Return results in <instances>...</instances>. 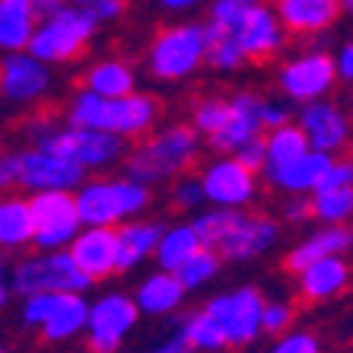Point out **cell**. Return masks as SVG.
<instances>
[{"label":"cell","mask_w":353,"mask_h":353,"mask_svg":"<svg viewBox=\"0 0 353 353\" xmlns=\"http://www.w3.org/2000/svg\"><path fill=\"white\" fill-rule=\"evenodd\" d=\"M163 115V102L157 96H102V92H80L70 102V124L99 128L121 137H137Z\"/></svg>","instance_id":"obj_1"},{"label":"cell","mask_w":353,"mask_h":353,"mask_svg":"<svg viewBox=\"0 0 353 353\" xmlns=\"http://www.w3.org/2000/svg\"><path fill=\"white\" fill-rule=\"evenodd\" d=\"M197 236L204 248L220 252L226 261H245L261 255L277 239V223L264 214H236V210H214L197 216Z\"/></svg>","instance_id":"obj_2"},{"label":"cell","mask_w":353,"mask_h":353,"mask_svg":"<svg viewBox=\"0 0 353 353\" xmlns=\"http://www.w3.org/2000/svg\"><path fill=\"white\" fill-rule=\"evenodd\" d=\"M197 159V134L188 124H172L153 134L128 157V172L137 181H163L191 172Z\"/></svg>","instance_id":"obj_3"},{"label":"cell","mask_w":353,"mask_h":353,"mask_svg":"<svg viewBox=\"0 0 353 353\" xmlns=\"http://www.w3.org/2000/svg\"><path fill=\"white\" fill-rule=\"evenodd\" d=\"M83 179V163H74L67 157H58L51 150H26V153H10L0 165V181L3 185H26V188H70Z\"/></svg>","instance_id":"obj_4"},{"label":"cell","mask_w":353,"mask_h":353,"mask_svg":"<svg viewBox=\"0 0 353 353\" xmlns=\"http://www.w3.org/2000/svg\"><path fill=\"white\" fill-rule=\"evenodd\" d=\"M207 54L201 26H165L150 41V70L159 80L188 77Z\"/></svg>","instance_id":"obj_5"},{"label":"cell","mask_w":353,"mask_h":353,"mask_svg":"<svg viewBox=\"0 0 353 353\" xmlns=\"http://www.w3.org/2000/svg\"><path fill=\"white\" fill-rule=\"evenodd\" d=\"M92 29H96V19H92L90 10L64 7L61 13L48 17V23L32 35L29 51L41 61H77L90 48Z\"/></svg>","instance_id":"obj_6"},{"label":"cell","mask_w":353,"mask_h":353,"mask_svg":"<svg viewBox=\"0 0 353 353\" xmlns=\"http://www.w3.org/2000/svg\"><path fill=\"white\" fill-rule=\"evenodd\" d=\"M80 204V216L90 226H108V223L121 220L128 214H137L150 204V191L143 188V181L124 179V181H96L90 188H83L77 197Z\"/></svg>","instance_id":"obj_7"},{"label":"cell","mask_w":353,"mask_h":353,"mask_svg":"<svg viewBox=\"0 0 353 353\" xmlns=\"http://www.w3.org/2000/svg\"><path fill=\"white\" fill-rule=\"evenodd\" d=\"M92 277L77 264L74 255H48V258H26L13 274V287L19 293H77L86 290Z\"/></svg>","instance_id":"obj_8"},{"label":"cell","mask_w":353,"mask_h":353,"mask_svg":"<svg viewBox=\"0 0 353 353\" xmlns=\"http://www.w3.org/2000/svg\"><path fill=\"white\" fill-rule=\"evenodd\" d=\"M264 299L255 287H242L230 296H216L207 305V312L214 315L226 331L230 347H245L255 341L258 328H264Z\"/></svg>","instance_id":"obj_9"},{"label":"cell","mask_w":353,"mask_h":353,"mask_svg":"<svg viewBox=\"0 0 353 353\" xmlns=\"http://www.w3.org/2000/svg\"><path fill=\"white\" fill-rule=\"evenodd\" d=\"M39 147L51 150L58 157L74 159V163H83V165H105L121 153V140L112 131L74 124V128H64V131H48L39 140Z\"/></svg>","instance_id":"obj_10"},{"label":"cell","mask_w":353,"mask_h":353,"mask_svg":"<svg viewBox=\"0 0 353 353\" xmlns=\"http://www.w3.org/2000/svg\"><path fill=\"white\" fill-rule=\"evenodd\" d=\"M32 216H35V242L41 248H54L77 236V226L83 223L80 204L67 194L64 188H41L32 197Z\"/></svg>","instance_id":"obj_11"},{"label":"cell","mask_w":353,"mask_h":353,"mask_svg":"<svg viewBox=\"0 0 353 353\" xmlns=\"http://www.w3.org/2000/svg\"><path fill=\"white\" fill-rule=\"evenodd\" d=\"M334 86V61L325 51L305 54L299 61H290L280 70V90L296 102H312L321 92H328Z\"/></svg>","instance_id":"obj_12"},{"label":"cell","mask_w":353,"mask_h":353,"mask_svg":"<svg viewBox=\"0 0 353 353\" xmlns=\"http://www.w3.org/2000/svg\"><path fill=\"white\" fill-rule=\"evenodd\" d=\"M283 29L287 26L280 23V17H274L268 7L255 3L245 13V19L236 26V35H239V45H242L245 61H252V64L271 61L283 48Z\"/></svg>","instance_id":"obj_13"},{"label":"cell","mask_w":353,"mask_h":353,"mask_svg":"<svg viewBox=\"0 0 353 353\" xmlns=\"http://www.w3.org/2000/svg\"><path fill=\"white\" fill-rule=\"evenodd\" d=\"M264 108H268V102H264L261 96H255V92H239V96H232L230 121L223 124L220 134L207 137L210 150H214V153H232V150H239L248 137H255L264 128Z\"/></svg>","instance_id":"obj_14"},{"label":"cell","mask_w":353,"mask_h":353,"mask_svg":"<svg viewBox=\"0 0 353 353\" xmlns=\"http://www.w3.org/2000/svg\"><path fill=\"white\" fill-rule=\"evenodd\" d=\"M137 305L124 296H105L90 312V350H118L124 331L134 328Z\"/></svg>","instance_id":"obj_15"},{"label":"cell","mask_w":353,"mask_h":353,"mask_svg":"<svg viewBox=\"0 0 353 353\" xmlns=\"http://www.w3.org/2000/svg\"><path fill=\"white\" fill-rule=\"evenodd\" d=\"M204 191L214 204H245L255 194V169H248L242 159H223L204 172Z\"/></svg>","instance_id":"obj_16"},{"label":"cell","mask_w":353,"mask_h":353,"mask_svg":"<svg viewBox=\"0 0 353 353\" xmlns=\"http://www.w3.org/2000/svg\"><path fill=\"white\" fill-rule=\"evenodd\" d=\"M0 83H3V96L10 102H29V99L41 96V92L48 90V70L41 64V58L35 61L19 54V51H10L7 58H3V67H0Z\"/></svg>","instance_id":"obj_17"},{"label":"cell","mask_w":353,"mask_h":353,"mask_svg":"<svg viewBox=\"0 0 353 353\" xmlns=\"http://www.w3.org/2000/svg\"><path fill=\"white\" fill-rule=\"evenodd\" d=\"M280 23L293 35H315L334 26L344 0H274Z\"/></svg>","instance_id":"obj_18"},{"label":"cell","mask_w":353,"mask_h":353,"mask_svg":"<svg viewBox=\"0 0 353 353\" xmlns=\"http://www.w3.org/2000/svg\"><path fill=\"white\" fill-rule=\"evenodd\" d=\"M70 255L92 280L108 277L118 271V232L108 226H90V232H83L74 242Z\"/></svg>","instance_id":"obj_19"},{"label":"cell","mask_w":353,"mask_h":353,"mask_svg":"<svg viewBox=\"0 0 353 353\" xmlns=\"http://www.w3.org/2000/svg\"><path fill=\"white\" fill-rule=\"evenodd\" d=\"M350 280V268L344 261H337V255L321 258V261L309 264L303 274H299V293H296V303L299 305H315L331 299L334 293L347 287Z\"/></svg>","instance_id":"obj_20"},{"label":"cell","mask_w":353,"mask_h":353,"mask_svg":"<svg viewBox=\"0 0 353 353\" xmlns=\"http://www.w3.org/2000/svg\"><path fill=\"white\" fill-rule=\"evenodd\" d=\"M353 248V230L347 226H331V230H321L315 232L309 242H303L299 248H293L287 258H283V271L287 274H303L309 264L321 261V258H331V255H341Z\"/></svg>","instance_id":"obj_21"},{"label":"cell","mask_w":353,"mask_h":353,"mask_svg":"<svg viewBox=\"0 0 353 353\" xmlns=\"http://www.w3.org/2000/svg\"><path fill=\"white\" fill-rule=\"evenodd\" d=\"M303 128H305V134H309V140H312L315 150L331 153V150H341L347 143L344 115H341L334 105H328V102H312V105L305 108L303 112Z\"/></svg>","instance_id":"obj_22"},{"label":"cell","mask_w":353,"mask_h":353,"mask_svg":"<svg viewBox=\"0 0 353 353\" xmlns=\"http://www.w3.org/2000/svg\"><path fill=\"white\" fill-rule=\"evenodd\" d=\"M331 165L334 163L328 159V153L319 150V153H305V157L280 165V169H268V179H271V185H280L287 191H309V188H319Z\"/></svg>","instance_id":"obj_23"},{"label":"cell","mask_w":353,"mask_h":353,"mask_svg":"<svg viewBox=\"0 0 353 353\" xmlns=\"http://www.w3.org/2000/svg\"><path fill=\"white\" fill-rule=\"evenodd\" d=\"M35 0H0V45L3 51H23L32 41Z\"/></svg>","instance_id":"obj_24"},{"label":"cell","mask_w":353,"mask_h":353,"mask_svg":"<svg viewBox=\"0 0 353 353\" xmlns=\"http://www.w3.org/2000/svg\"><path fill=\"white\" fill-rule=\"evenodd\" d=\"M163 236L165 230L159 223H128V226H121L118 230V271H128L143 255H150L163 242Z\"/></svg>","instance_id":"obj_25"},{"label":"cell","mask_w":353,"mask_h":353,"mask_svg":"<svg viewBox=\"0 0 353 353\" xmlns=\"http://www.w3.org/2000/svg\"><path fill=\"white\" fill-rule=\"evenodd\" d=\"M204 41H207L204 61L210 67H216V70H232V67H239L245 61L242 45H239V35H236V26L214 19V23L204 29Z\"/></svg>","instance_id":"obj_26"},{"label":"cell","mask_w":353,"mask_h":353,"mask_svg":"<svg viewBox=\"0 0 353 353\" xmlns=\"http://www.w3.org/2000/svg\"><path fill=\"white\" fill-rule=\"evenodd\" d=\"M29 239H35L32 201H19V197L3 201V207H0V242H3V248L26 245Z\"/></svg>","instance_id":"obj_27"},{"label":"cell","mask_w":353,"mask_h":353,"mask_svg":"<svg viewBox=\"0 0 353 353\" xmlns=\"http://www.w3.org/2000/svg\"><path fill=\"white\" fill-rule=\"evenodd\" d=\"M80 83L102 96H128L134 90V70L124 61H102V64H92Z\"/></svg>","instance_id":"obj_28"},{"label":"cell","mask_w":353,"mask_h":353,"mask_svg":"<svg viewBox=\"0 0 353 353\" xmlns=\"http://www.w3.org/2000/svg\"><path fill=\"white\" fill-rule=\"evenodd\" d=\"M309 134L305 128H293V124H280L268 137V169H280V165L293 163V159L309 153Z\"/></svg>","instance_id":"obj_29"},{"label":"cell","mask_w":353,"mask_h":353,"mask_svg":"<svg viewBox=\"0 0 353 353\" xmlns=\"http://www.w3.org/2000/svg\"><path fill=\"white\" fill-rule=\"evenodd\" d=\"M185 290L188 287L179 280V274H157L140 290V309L143 312H169V309H175L181 303Z\"/></svg>","instance_id":"obj_30"},{"label":"cell","mask_w":353,"mask_h":353,"mask_svg":"<svg viewBox=\"0 0 353 353\" xmlns=\"http://www.w3.org/2000/svg\"><path fill=\"white\" fill-rule=\"evenodd\" d=\"M201 248H204V242H201L194 226H179V230L165 232L163 242H159V264L169 268V271H175V268H181V264L188 261L194 252H201Z\"/></svg>","instance_id":"obj_31"},{"label":"cell","mask_w":353,"mask_h":353,"mask_svg":"<svg viewBox=\"0 0 353 353\" xmlns=\"http://www.w3.org/2000/svg\"><path fill=\"white\" fill-rule=\"evenodd\" d=\"M90 319V309H86V303H83L80 296H70L67 293L64 305H61L58 312L51 315L45 325H41V334H45V341H64V337L77 334V331L83 328V321Z\"/></svg>","instance_id":"obj_32"},{"label":"cell","mask_w":353,"mask_h":353,"mask_svg":"<svg viewBox=\"0 0 353 353\" xmlns=\"http://www.w3.org/2000/svg\"><path fill=\"white\" fill-rule=\"evenodd\" d=\"M185 341L191 344V350L194 347H204V350H220V347H230V341H226V331H223V325L214 319V315L207 312H197L191 315L188 321H185Z\"/></svg>","instance_id":"obj_33"},{"label":"cell","mask_w":353,"mask_h":353,"mask_svg":"<svg viewBox=\"0 0 353 353\" xmlns=\"http://www.w3.org/2000/svg\"><path fill=\"white\" fill-rule=\"evenodd\" d=\"M312 214L325 223H341L353 214V185L321 188L312 201Z\"/></svg>","instance_id":"obj_34"},{"label":"cell","mask_w":353,"mask_h":353,"mask_svg":"<svg viewBox=\"0 0 353 353\" xmlns=\"http://www.w3.org/2000/svg\"><path fill=\"white\" fill-rule=\"evenodd\" d=\"M230 112H232V99H223V96H207L201 99L194 105V128L204 131L207 137L223 131V124L230 121Z\"/></svg>","instance_id":"obj_35"},{"label":"cell","mask_w":353,"mask_h":353,"mask_svg":"<svg viewBox=\"0 0 353 353\" xmlns=\"http://www.w3.org/2000/svg\"><path fill=\"white\" fill-rule=\"evenodd\" d=\"M220 258L223 255L220 252H214V248H201V252H194V255L181 264V268H175V274H179V280L185 283V287H201L204 280H210L216 274Z\"/></svg>","instance_id":"obj_36"},{"label":"cell","mask_w":353,"mask_h":353,"mask_svg":"<svg viewBox=\"0 0 353 353\" xmlns=\"http://www.w3.org/2000/svg\"><path fill=\"white\" fill-rule=\"evenodd\" d=\"M64 299L67 293H32L23 305V321L26 325H45L64 305Z\"/></svg>","instance_id":"obj_37"},{"label":"cell","mask_w":353,"mask_h":353,"mask_svg":"<svg viewBox=\"0 0 353 353\" xmlns=\"http://www.w3.org/2000/svg\"><path fill=\"white\" fill-rule=\"evenodd\" d=\"M236 159H242V163L248 165V169H264L268 165V140L261 137V134H255V137H248L242 147H239V157Z\"/></svg>","instance_id":"obj_38"},{"label":"cell","mask_w":353,"mask_h":353,"mask_svg":"<svg viewBox=\"0 0 353 353\" xmlns=\"http://www.w3.org/2000/svg\"><path fill=\"white\" fill-rule=\"evenodd\" d=\"M255 3H258V0H216V3H214V19L230 23V26H239Z\"/></svg>","instance_id":"obj_39"},{"label":"cell","mask_w":353,"mask_h":353,"mask_svg":"<svg viewBox=\"0 0 353 353\" xmlns=\"http://www.w3.org/2000/svg\"><path fill=\"white\" fill-rule=\"evenodd\" d=\"M293 315L296 312L290 309V305H268V309H264V331L274 334V337H280L290 325H293Z\"/></svg>","instance_id":"obj_40"},{"label":"cell","mask_w":353,"mask_h":353,"mask_svg":"<svg viewBox=\"0 0 353 353\" xmlns=\"http://www.w3.org/2000/svg\"><path fill=\"white\" fill-rule=\"evenodd\" d=\"M201 197H207V191H204V181H191V179H185L175 188V194H172V207L175 210H188V207H194Z\"/></svg>","instance_id":"obj_41"},{"label":"cell","mask_w":353,"mask_h":353,"mask_svg":"<svg viewBox=\"0 0 353 353\" xmlns=\"http://www.w3.org/2000/svg\"><path fill=\"white\" fill-rule=\"evenodd\" d=\"M277 353H312V350H319V344L312 341V334H290V337H283V341H277V347H274Z\"/></svg>","instance_id":"obj_42"},{"label":"cell","mask_w":353,"mask_h":353,"mask_svg":"<svg viewBox=\"0 0 353 353\" xmlns=\"http://www.w3.org/2000/svg\"><path fill=\"white\" fill-rule=\"evenodd\" d=\"M337 185H353V165H350V163L331 165L328 172H325V179H321V185H319L315 191H321V188H337Z\"/></svg>","instance_id":"obj_43"},{"label":"cell","mask_w":353,"mask_h":353,"mask_svg":"<svg viewBox=\"0 0 353 353\" xmlns=\"http://www.w3.org/2000/svg\"><path fill=\"white\" fill-rule=\"evenodd\" d=\"M124 7H128L124 0H96V3H90L86 10L92 13V19H96V23H102V19H115V17H121Z\"/></svg>","instance_id":"obj_44"},{"label":"cell","mask_w":353,"mask_h":353,"mask_svg":"<svg viewBox=\"0 0 353 353\" xmlns=\"http://www.w3.org/2000/svg\"><path fill=\"white\" fill-rule=\"evenodd\" d=\"M64 10V0H35V17H54Z\"/></svg>","instance_id":"obj_45"},{"label":"cell","mask_w":353,"mask_h":353,"mask_svg":"<svg viewBox=\"0 0 353 353\" xmlns=\"http://www.w3.org/2000/svg\"><path fill=\"white\" fill-rule=\"evenodd\" d=\"M341 77H344V80H353V41L344 45V51H341Z\"/></svg>","instance_id":"obj_46"},{"label":"cell","mask_w":353,"mask_h":353,"mask_svg":"<svg viewBox=\"0 0 353 353\" xmlns=\"http://www.w3.org/2000/svg\"><path fill=\"white\" fill-rule=\"evenodd\" d=\"M163 7H169V10H185V7H191L194 0H159Z\"/></svg>","instance_id":"obj_47"},{"label":"cell","mask_w":353,"mask_h":353,"mask_svg":"<svg viewBox=\"0 0 353 353\" xmlns=\"http://www.w3.org/2000/svg\"><path fill=\"white\" fill-rule=\"evenodd\" d=\"M74 3H83V7H90V3H96V0H74Z\"/></svg>","instance_id":"obj_48"},{"label":"cell","mask_w":353,"mask_h":353,"mask_svg":"<svg viewBox=\"0 0 353 353\" xmlns=\"http://www.w3.org/2000/svg\"><path fill=\"white\" fill-rule=\"evenodd\" d=\"M344 10H350L353 13V0H344Z\"/></svg>","instance_id":"obj_49"},{"label":"cell","mask_w":353,"mask_h":353,"mask_svg":"<svg viewBox=\"0 0 353 353\" xmlns=\"http://www.w3.org/2000/svg\"><path fill=\"white\" fill-rule=\"evenodd\" d=\"M350 108H353V96H350Z\"/></svg>","instance_id":"obj_50"}]
</instances>
